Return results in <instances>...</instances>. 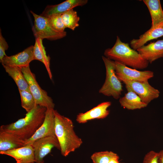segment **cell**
<instances>
[{"label":"cell","mask_w":163,"mask_h":163,"mask_svg":"<svg viewBox=\"0 0 163 163\" xmlns=\"http://www.w3.org/2000/svg\"><path fill=\"white\" fill-rule=\"evenodd\" d=\"M42 40L41 39H35L34 46V59L39 60L44 64L50 79H52L53 76L50 69V58L49 56L46 55Z\"/></svg>","instance_id":"obj_20"},{"label":"cell","mask_w":163,"mask_h":163,"mask_svg":"<svg viewBox=\"0 0 163 163\" xmlns=\"http://www.w3.org/2000/svg\"><path fill=\"white\" fill-rule=\"evenodd\" d=\"M47 108L36 105L27 112L24 117L16 122L2 125L0 129L11 133L25 141L30 138L43 123Z\"/></svg>","instance_id":"obj_1"},{"label":"cell","mask_w":163,"mask_h":163,"mask_svg":"<svg viewBox=\"0 0 163 163\" xmlns=\"http://www.w3.org/2000/svg\"><path fill=\"white\" fill-rule=\"evenodd\" d=\"M8 45L5 40L3 37L1 33V30L0 31V61L1 62L5 56V51L8 50Z\"/></svg>","instance_id":"obj_27"},{"label":"cell","mask_w":163,"mask_h":163,"mask_svg":"<svg viewBox=\"0 0 163 163\" xmlns=\"http://www.w3.org/2000/svg\"><path fill=\"white\" fill-rule=\"evenodd\" d=\"M6 72L14 80L18 90L30 91L28 83L21 69L15 67H11L2 65Z\"/></svg>","instance_id":"obj_21"},{"label":"cell","mask_w":163,"mask_h":163,"mask_svg":"<svg viewBox=\"0 0 163 163\" xmlns=\"http://www.w3.org/2000/svg\"><path fill=\"white\" fill-rule=\"evenodd\" d=\"M158 163H163V149L158 152Z\"/></svg>","instance_id":"obj_29"},{"label":"cell","mask_w":163,"mask_h":163,"mask_svg":"<svg viewBox=\"0 0 163 163\" xmlns=\"http://www.w3.org/2000/svg\"><path fill=\"white\" fill-rule=\"evenodd\" d=\"M110 101H105L85 112L79 113L77 116L76 121L79 123H84L95 119H102L107 117L110 111L108 108L111 106Z\"/></svg>","instance_id":"obj_12"},{"label":"cell","mask_w":163,"mask_h":163,"mask_svg":"<svg viewBox=\"0 0 163 163\" xmlns=\"http://www.w3.org/2000/svg\"><path fill=\"white\" fill-rule=\"evenodd\" d=\"M18 90L21 97V106L27 112H29L36 105L34 98L30 91Z\"/></svg>","instance_id":"obj_23"},{"label":"cell","mask_w":163,"mask_h":163,"mask_svg":"<svg viewBox=\"0 0 163 163\" xmlns=\"http://www.w3.org/2000/svg\"><path fill=\"white\" fill-rule=\"evenodd\" d=\"M106 69L104 82L99 90V93L116 99L120 98L123 91L121 81L118 78L115 71V61L105 56H102Z\"/></svg>","instance_id":"obj_4"},{"label":"cell","mask_w":163,"mask_h":163,"mask_svg":"<svg viewBox=\"0 0 163 163\" xmlns=\"http://www.w3.org/2000/svg\"><path fill=\"white\" fill-rule=\"evenodd\" d=\"M149 12L151 27H154L163 23V10L159 0H143Z\"/></svg>","instance_id":"obj_19"},{"label":"cell","mask_w":163,"mask_h":163,"mask_svg":"<svg viewBox=\"0 0 163 163\" xmlns=\"http://www.w3.org/2000/svg\"><path fill=\"white\" fill-rule=\"evenodd\" d=\"M34 60V46L31 45L14 55H6L0 62L2 65L21 69L29 66L30 63Z\"/></svg>","instance_id":"obj_10"},{"label":"cell","mask_w":163,"mask_h":163,"mask_svg":"<svg viewBox=\"0 0 163 163\" xmlns=\"http://www.w3.org/2000/svg\"><path fill=\"white\" fill-rule=\"evenodd\" d=\"M88 0H67L54 5H48L40 15L46 18L55 14H61L75 7L86 5Z\"/></svg>","instance_id":"obj_14"},{"label":"cell","mask_w":163,"mask_h":163,"mask_svg":"<svg viewBox=\"0 0 163 163\" xmlns=\"http://www.w3.org/2000/svg\"><path fill=\"white\" fill-rule=\"evenodd\" d=\"M104 54L112 60L136 69H145L149 63L128 43L122 42L118 36L114 46L106 49Z\"/></svg>","instance_id":"obj_3"},{"label":"cell","mask_w":163,"mask_h":163,"mask_svg":"<svg viewBox=\"0 0 163 163\" xmlns=\"http://www.w3.org/2000/svg\"><path fill=\"white\" fill-rule=\"evenodd\" d=\"M115 63V71L117 76H120L132 80L140 81H148L154 76L151 71H140L131 68L118 62Z\"/></svg>","instance_id":"obj_11"},{"label":"cell","mask_w":163,"mask_h":163,"mask_svg":"<svg viewBox=\"0 0 163 163\" xmlns=\"http://www.w3.org/2000/svg\"><path fill=\"white\" fill-rule=\"evenodd\" d=\"M54 110L53 108H47L43 123L30 138L24 141V146L31 145L38 139L48 136H56Z\"/></svg>","instance_id":"obj_9"},{"label":"cell","mask_w":163,"mask_h":163,"mask_svg":"<svg viewBox=\"0 0 163 163\" xmlns=\"http://www.w3.org/2000/svg\"><path fill=\"white\" fill-rule=\"evenodd\" d=\"M21 69L28 83L30 91L34 98L36 105L46 108L54 109L55 104L52 99L39 85L35 75L31 71L29 66Z\"/></svg>","instance_id":"obj_5"},{"label":"cell","mask_w":163,"mask_h":163,"mask_svg":"<svg viewBox=\"0 0 163 163\" xmlns=\"http://www.w3.org/2000/svg\"><path fill=\"white\" fill-rule=\"evenodd\" d=\"M0 154L12 157L16 161V163H31L35 162L34 150L31 145L0 152Z\"/></svg>","instance_id":"obj_15"},{"label":"cell","mask_w":163,"mask_h":163,"mask_svg":"<svg viewBox=\"0 0 163 163\" xmlns=\"http://www.w3.org/2000/svg\"><path fill=\"white\" fill-rule=\"evenodd\" d=\"M149 63L163 57V38L143 45L136 50Z\"/></svg>","instance_id":"obj_13"},{"label":"cell","mask_w":163,"mask_h":163,"mask_svg":"<svg viewBox=\"0 0 163 163\" xmlns=\"http://www.w3.org/2000/svg\"><path fill=\"white\" fill-rule=\"evenodd\" d=\"M117 77L125 86L129 87L139 97L143 102L148 105L159 96L160 91L151 85L148 81L132 80L122 77Z\"/></svg>","instance_id":"obj_7"},{"label":"cell","mask_w":163,"mask_h":163,"mask_svg":"<svg viewBox=\"0 0 163 163\" xmlns=\"http://www.w3.org/2000/svg\"><path fill=\"white\" fill-rule=\"evenodd\" d=\"M31 163H37V162H34Z\"/></svg>","instance_id":"obj_30"},{"label":"cell","mask_w":163,"mask_h":163,"mask_svg":"<svg viewBox=\"0 0 163 163\" xmlns=\"http://www.w3.org/2000/svg\"><path fill=\"white\" fill-rule=\"evenodd\" d=\"M30 12L34 19L32 31L35 38L54 40L61 39L66 35L65 31L59 32L54 30L46 18L37 14L31 11Z\"/></svg>","instance_id":"obj_6"},{"label":"cell","mask_w":163,"mask_h":163,"mask_svg":"<svg viewBox=\"0 0 163 163\" xmlns=\"http://www.w3.org/2000/svg\"><path fill=\"white\" fill-rule=\"evenodd\" d=\"M142 163H158V152L153 151L148 152L145 155Z\"/></svg>","instance_id":"obj_26"},{"label":"cell","mask_w":163,"mask_h":163,"mask_svg":"<svg viewBox=\"0 0 163 163\" xmlns=\"http://www.w3.org/2000/svg\"><path fill=\"white\" fill-rule=\"evenodd\" d=\"M163 36V23L149 30L141 35L137 39H133L130 41L132 49L137 50L144 45L148 42Z\"/></svg>","instance_id":"obj_16"},{"label":"cell","mask_w":163,"mask_h":163,"mask_svg":"<svg viewBox=\"0 0 163 163\" xmlns=\"http://www.w3.org/2000/svg\"><path fill=\"white\" fill-rule=\"evenodd\" d=\"M63 23L66 27L72 30L79 26L80 18L77 12L73 9H71L62 14Z\"/></svg>","instance_id":"obj_22"},{"label":"cell","mask_w":163,"mask_h":163,"mask_svg":"<svg viewBox=\"0 0 163 163\" xmlns=\"http://www.w3.org/2000/svg\"><path fill=\"white\" fill-rule=\"evenodd\" d=\"M119 157L117 155L112 158L109 161L108 163H120L119 161Z\"/></svg>","instance_id":"obj_28"},{"label":"cell","mask_w":163,"mask_h":163,"mask_svg":"<svg viewBox=\"0 0 163 163\" xmlns=\"http://www.w3.org/2000/svg\"><path fill=\"white\" fill-rule=\"evenodd\" d=\"M52 27L55 30L64 31L66 28L62 21V14H55L46 18Z\"/></svg>","instance_id":"obj_25"},{"label":"cell","mask_w":163,"mask_h":163,"mask_svg":"<svg viewBox=\"0 0 163 163\" xmlns=\"http://www.w3.org/2000/svg\"><path fill=\"white\" fill-rule=\"evenodd\" d=\"M34 153L35 162L44 163L43 158L56 148L60 150L59 141L56 136H48L38 139L31 144Z\"/></svg>","instance_id":"obj_8"},{"label":"cell","mask_w":163,"mask_h":163,"mask_svg":"<svg viewBox=\"0 0 163 163\" xmlns=\"http://www.w3.org/2000/svg\"><path fill=\"white\" fill-rule=\"evenodd\" d=\"M117 155L111 151L95 152L91 157L93 163H108L109 160Z\"/></svg>","instance_id":"obj_24"},{"label":"cell","mask_w":163,"mask_h":163,"mask_svg":"<svg viewBox=\"0 0 163 163\" xmlns=\"http://www.w3.org/2000/svg\"><path fill=\"white\" fill-rule=\"evenodd\" d=\"M127 92L119 98L121 106L129 110L140 109L146 107L148 104L143 102L139 97L128 86H125Z\"/></svg>","instance_id":"obj_18"},{"label":"cell","mask_w":163,"mask_h":163,"mask_svg":"<svg viewBox=\"0 0 163 163\" xmlns=\"http://www.w3.org/2000/svg\"><path fill=\"white\" fill-rule=\"evenodd\" d=\"M55 134L59 144L61 155L66 157L78 149L83 143L75 133L72 120L54 110Z\"/></svg>","instance_id":"obj_2"},{"label":"cell","mask_w":163,"mask_h":163,"mask_svg":"<svg viewBox=\"0 0 163 163\" xmlns=\"http://www.w3.org/2000/svg\"><path fill=\"white\" fill-rule=\"evenodd\" d=\"M24 146V141L14 134L0 129V152Z\"/></svg>","instance_id":"obj_17"}]
</instances>
